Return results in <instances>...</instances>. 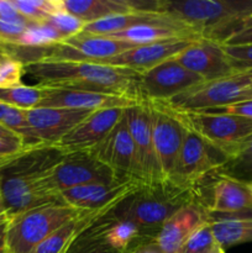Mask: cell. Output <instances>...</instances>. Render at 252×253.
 <instances>
[{
  "label": "cell",
  "instance_id": "obj_1",
  "mask_svg": "<svg viewBox=\"0 0 252 253\" xmlns=\"http://www.w3.org/2000/svg\"><path fill=\"white\" fill-rule=\"evenodd\" d=\"M64 155L56 146L40 145L26 147L17 155L0 160V192L7 219L58 203L47 193L43 179Z\"/></svg>",
  "mask_w": 252,
  "mask_h": 253
},
{
  "label": "cell",
  "instance_id": "obj_2",
  "mask_svg": "<svg viewBox=\"0 0 252 253\" xmlns=\"http://www.w3.org/2000/svg\"><path fill=\"white\" fill-rule=\"evenodd\" d=\"M25 73L39 81L41 88L68 89L128 96L142 101L137 88L138 73L121 67L93 62L36 61L24 64Z\"/></svg>",
  "mask_w": 252,
  "mask_h": 253
},
{
  "label": "cell",
  "instance_id": "obj_3",
  "mask_svg": "<svg viewBox=\"0 0 252 253\" xmlns=\"http://www.w3.org/2000/svg\"><path fill=\"white\" fill-rule=\"evenodd\" d=\"M152 11L168 15L204 39L222 43L252 15V0H183L152 1Z\"/></svg>",
  "mask_w": 252,
  "mask_h": 253
},
{
  "label": "cell",
  "instance_id": "obj_4",
  "mask_svg": "<svg viewBox=\"0 0 252 253\" xmlns=\"http://www.w3.org/2000/svg\"><path fill=\"white\" fill-rule=\"evenodd\" d=\"M197 199L195 192L183 190L170 184L143 187L121 200L100 219L105 221L128 220L143 234L155 239L162 225L188 203Z\"/></svg>",
  "mask_w": 252,
  "mask_h": 253
},
{
  "label": "cell",
  "instance_id": "obj_5",
  "mask_svg": "<svg viewBox=\"0 0 252 253\" xmlns=\"http://www.w3.org/2000/svg\"><path fill=\"white\" fill-rule=\"evenodd\" d=\"M68 205L53 203L17 215L7 221L4 242L7 253H32L52 232L82 214Z\"/></svg>",
  "mask_w": 252,
  "mask_h": 253
},
{
  "label": "cell",
  "instance_id": "obj_6",
  "mask_svg": "<svg viewBox=\"0 0 252 253\" xmlns=\"http://www.w3.org/2000/svg\"><path fill=\"white\" fill-rule=\"evenodd\" d=\"M172 111L187 130L203 138L226 161L252 135V120L250 119L211 111H178L173 109Z\"/></svg>",
  "mask_w": 252,
  "mask_h": 253
},
{
  "label": "cell",
  "instance_id": "obj_7",
  "mask_svg": "<svg viewBox=\"0 0 252 253\" xmlns=\"http://www.w3.org/2000/svg\"><path fill=\"white\" fill-rule=\"evenodd\" d=\"M246 100H252V71L203 82L163 103L178 111H211Z\"/></svg>",
  "mask_w": 252,
  "mask_h": 253
},
{
  "label": "cell",
  "instance_id": "obj_8",
  "mask_svg": "<svg viewBox=\"0 0 252 253\" xmlns=\"http://www.w3.org/2000/svg\"><path fill=\"white\" fill-rule=\"evenodd\" d=\"M226 158L210 147L203 138L185 128L177 163L167 184L195 192L209 175H216Z\"/></svg>",
  "mask_w": 252,
  "mask_h": 253
},
{
  "label": "cell",
  "instance_id": "obj_9",
  "mask_svg": "<svg viewBox=\"0 0 252 253\" xmlns=\"http://www.w3.org/2000/svg\"><path fill=\"white\" fill-rule=\"evenodd\" d=\"M120 180L113 170L99 162L89 152L66 153L44 175L47 193L58 203L64 190L91 183H113Z\"/></svg>",
  "mask_w": 252,
  "mask_h": 253
},
{
  "label": "cell",
  "instance_id": "obj_10",
  "mask_svg": "<svg viewBox=\"0 0 252 253\" xmlns=\"http://www.w3.org/2000/svg\"><path fill=\"white\" fill-rule=\"evenodd\" d=\"M135 148L137 182L143 187L165 184L156 156L148 104L145 100L125 109L124 113Z\"/></svg>",
  "mask_w": 252,
  "mask_h": 253
},
{
  "label": "cell",
  "instance_id": "obj_11",
  "mask_svg": "<svg viewBox=\"0 0 252 253\" xmlns=\"http://www.w3.org/2000/svg\"><path fill=\"white\" fill-rule=\"evenodd\" d=\"M151 113L152 138L156 156L165 184H167L177 163L185 127L175 118L172 109L163 101H146Z\"/></svg>",
  "mask_w": 252,
  "mask_h": 253
},
{
  "label": "cell",
  "instance_id": "obj_12",
  "mask_svg": "<svg viewBox=\"0 0 252 253\" xmlns=\"http://www.w3.org/2000/svg\"><path fill=\"white\" fill-rule=\"evenodd\" d=\"M203 82L200 77L170 58L138 74L137 88L141 100L168 101Z\"/></svg>",
  "mask_w": 252,
  "mask_h": 253
},
{
  "label": "cell",
  "instance_id": "obj_13",
  "mask_svg": "<svg viewBox=\"0 0 252 253\" xmlns=\"http://www.w3.org/2000/svg\"><path fill=\"white\" fill-rule=\"evenodd\" d=\"M86 152L110 168L118 179H132L137 182L135 148L125 115L98 145Z\"/></svg>",
  "mask_w": 252,
  "mask_h": 253
},
{
  "label": "cell",
  "instance_id": "obj_14",
  "mask_svg": "<svg viewBox=\"0 0 252 253\" xmlns=\"http://www.w3.org/2000/svg\"><path fill=\"white\" fill-rule=\"evenodd\" d=\"M141 185L132 179H120L113 183H91L64 190L59 194L61 204L82 211L111 209L132 194Z\"/></svg>",
  "mask_w": 252,
  "mask_h": 253
},
{
  "label": "cell",
  "instance_id": "obj_15",
  "mask_svg": "<svg viewBox=\"0 0 252 253\" xmlns=\"http://www.w3.org/2000/svg\"><path fill=\"white\" fill-rule=\"evenodd\" d=\"M175 61L204 82L229 77L236 73L220 42L202 39L174 57Z\"/></svg>",
  "mask_w": 252,
  "mask_h": 253
},
{
  "label": "cell",
  "instance_id": "obj_16",
  "mask_svg": "<svg viewBox=\"0 0 252 253\" xmlns=\"http://www.w3.org/2000/svg\"><path fill=\"white\" fill-rule=\"evenodd\" d=\"M124 111V108L93 111L54 146L64 153L90 151L115 127L116 124L123 119Z\"/></svg>",
  "mask_w": 252,
  "mask_h": 253
},
{
  "label": "cell",
  "instance_id": "obj_17",
  "mask_svg": "<svg viewBox=\"0 0 252 253\" xmlns=\"http://www.w3.org/2000/svg\"><path fill=\"white\" fill-rule=\"evenodd\" d=\"M41 88V86H40ZM138 100L128 96L91 91L68 90V89L42 88V100L37 108H62L74 110L98 111L111 108H130Z\"/></svg>",
  "mask_w": 252,
  "mask_h": 253
},
{
  "label": "cell",
  "instance_id": "obj_18",
  "mask_svg": "<svg viewBox=\"0 0 252 253\" xmlns=\"http://www.w3.org/2000/svg\"><path fill=\"white\" fill-rule=\"evenodd\" d=\"M93 111L62 108H35L26 110V118L40 142L54 146Z\"/></svg>",
  "mask_w": 252,
  "mask_h": 253
},
{
  "label": "cell",
  "instance_id": "obj_19",
  "mask_svg": "<svg viewBox=\"0 0 252 253\" xmlns=\"http://www.w3.org/2000/svg\"><path fill=\"white\" fill-rule=\"evenodd\" d=\"M199 40H173V41L156 42L143 46H136L128 51L123 52L100 64L111 67L127 68L136 73H143L153 67L163 63L187 49L188 47Z\"/></svg>",
  "mask_w": 252,
  "mask_h": 253
},
{
  "label": "cell",
  "instance_id": "obj_20",
  "mask_svg": "<svg viewBox=\"0 0 252 253\" xmlns=\"http://www.w3.org/2000/svg\"><path fill=\"white\" fill-rule=\"evenodd\" d=\"M208 212L198 199L175 211L160 229L155 237L162 253H179L188 237L207 221Z\"/></svg>",
  "mask_w": 252,
  "mask_h": 253
},
{
  "label": "cell",
  "instance_id": "obj_21",
  "mask_svg": "<svg viewBox=\"0 0 252 253\" xmlns=\"http://www.w3.org/2000/svg\"><path fill=\"white\" fill-rule=\"evenodd\" d=\"M210 185V199L203 205L208 214H242L252 211V195L246 184L232 178L216 175Z\"/></svg>",
  "mask_w": 252,
  "mask_h": 253
},
{
  "label": "cell",
  "instance_id": "obj_22",
  "mask_svg": "<svg viewBox=\"0 0 252 253\" xmlns=\"http://www.w3.org/2000/svg\"><path fill=\"white\" fill-rule=\"evenodd\" d=\"M109 37L128 42L135 46L173 41V40H202L204 37L183 24H148L137 25L127 30L110 35Z\"/></svg>",
  "mask_w": 252,
  "mask_h": 253
},
{
  "label": "cell",
  "instance_id": "obj_23",
  "mask_svg": "<svg viewBox=\"0 0 252 253\" xmlns=\"http://www.w3.org/2000/svg\"><path fill=\"white\" fill-rule=\"evenodd\" d=\"M215 244L221 250L252 242V214H208Z\"/></svg>",
  "mask_w": 252,
  "mask_h": 253
},
{
  "label": "cell",
  "instance_id": "obj_24",
  "mask_svg": "<svg viewBox=\"0 0 252 253\" xmlns=\"http://www.w3.org/2000/svg\"><path fill=\"white\" fill-rule=\"evenodd\" d=\"M182 24L168 15L152 11H130L127 14L113 15L98 21L85 24L81 34L90 36H110L137 25ZM184 25V24H183Z\"/></svg>",
  "mask_w": 252,
  "mask_h": 253
},
{
  "label": "cell",
  "instance_id": "obj_25",
  "mask_svg": "<svg viewBox=\"0 0 252 253\" xmlns=\"http://www.w3.org/2000/svg\"><path fill=\"white\" fill-rule=\"evenodd\" d=\"M110 209L83 211L81 215L72 219L71 221L66 222L59 229L52 232L43 242H41L34 250L32 253H63L78 235L85 231L101 215H104Z\"/></svg>",
  "mask_w": 252,
  "mask_h": 253
},
{
  "label": "cell",
  "instance_id": "obj_26",
  "mask_svg": "<svg viewBox=\"0 0 252 253\" xmlns=\"http://www.w3.org/2000/svg\"><path fill=\"white\" fill-rule=\"evenodd\" d=\"M63 9L85 24L135 11L128 0H62Z\"/></svg>",
  "mask_w": 252,
  "mask_h": 253
},
{
  "label": "cell",
  "instance_id": "obj_27",
  "mask_svg": "<svg viewBox=\"0 0 252 253\" xmlns=\"http://www.w3.org/2000/svg\"><path fill=\"white\" fill-rule=\"evenodd\" d=\"M100 217L94 222L93 226L100 232L104 241L115 251L120 253L130 251L141 240L148 237L132 221H128V220L105 221Z\"/></svg>",
  "mask_w": 252,
  "mask_h": 253
},
{
  "label": "cell",
  "instance_id": "obj_28",
  "mask_svg": "<svg viewBox=\"0 0 252 253\" xmlns=\"http://www.w3.org/2000/svg\"><path fill=\"white\" fill-rule=\"evenodd\" d=\"M0 124L16 136H19L20 138H22L27 147L43 145L40 142V140L32 131L31 126L27 121L26 110L7 105V104L0 101Z\"/></svg>",
  "mask_w": 252,
  "mask_h": 253
},
{
  "label": "cell",
  "instance_id": "obj_29",
  "mask_svg": "<svg viewBox=\"0 0 252 253\" xmlns=\"http://www.w3.org/2000/svg\"><path fill=\"white\" fill-rule=\"evenodd\" d=\"M216 175L232 178L244 184L252 182V135L242 143L240 150L226 161Z\"/></svg>",
  "mask_w": 252,
  "mask_h": 253
},
{
  "label": "cell",
  "instance_id": "obj_30",
  "mask_svg": "<svg viewBox=\"0 0 252 253\" xmlns=\"http://www.w3.org/2000/svg\"><path fill=\"white\" fill-rule=\"evenodd\" d=\"M42 100V88L39 85L19 84L11 88L0 89V101L22 110H30L39 106Z\"/></svg>",
  "mask_w": 252,
  "mask_h": 253
},
{
  "label": "cell",
  "instance_id": "obj_31",
  "mask_svg": "<svg viewBox=\"0 0 252 253\" xmlns=\"http://www.w3.org/2000/svg\"><path fill=\"white\" fill-rule=\"evenodd\" d=\"M17 11L34 24H43L49 16L62 11V0H12Z\"/></svg>",
  "mask_w": 252,
  "mask_h": 253
},
{
  "label": "cell",
  "instance_id": "obj_32",
  "mask_svg": "<svg viewBox=\"0 0 252 253\" xmlns=\"http://www.w3.org/2000/svg\"><path fill=\"white\" fill-rule=\"evenodd\" d=\"M64 253H120L111 249L91 225L76 237ZM127 253V252H125Z\"/></svg>",
  "mask_w": 252,
  "mask_h": 253
},
{
  "label": "cell",
  "instance_id": "obj_33",
  "mask_svg": "<svg viewBox=\"0 0 252 253\" xmlns=\"http://www.w3.org/2000/svg\"><path fill=\"white\" fill-rule=\"evenodd\" d=\"M61 41H63V37L53 27L43 22V24H32L31 26H29L15 46L39 48V47L51 46Z\"/></svg>",
  "mask_w": 252,
  "mask_h": 253
},
{
  "label": "cell",
  "instance_id": "obj_34",
  "mask_svg": "<svg viewBox=\"0 0 252 253\" xmlns=\"http://www.w3.org/2000/svg\"><path fill=\"white\" fill-rule=\"evenodd\" d=\"M209 222H203L185 241L179 253H211L216 249Z\"/></svg>",
  "mask_w": 252,
  "mask_h": 253
},
{
  "label": "cell",
  "instance_id": "obj_35",
  "mask_svg": "<svg viewBox=\"0 0 252 253\" xmlns=\"http://www.w3.org/2000/svg\"><path fill=\"white\" fill-rule=\"evenodd\" d=\"M46 24L53 27L63 37V40L79 35L83 31L84 26H85V22L83 20L69 14L66 10H62V11H58L52 15V16H49L47 19Z\"/></svg>",
  "mask_w": 252,
  "mask_h": 253
},
{
  "label": "cell",
  "instance_id": "obj_36",
  "mask_svg": "<svg viewBox=\"0 0 252 253\" xmlns=\"http://www.w3.org/2000/svg\"><path fill=\"white\" fill-rule=\"evenodd\" d=\"M222 47L235 72L252 71V43L222 44Z\"/></svg>",
  "mask_w": 252,
  "mask_h": 253
},
{
  "label": "cell",
  "instance_id": "obj_37",
  "mask_svg": "<svg viewBox=\"0 0 252 253\" xmlns=\"http://www.w3.org/2000/svg\"><path fill=\"white\" fill-rule=\"evenodd\" d=\"M25 74L24 63L11 56L0 63V89L11 88L22 84L21 79Z\"/></svg>",
  "mask_w": 252,
  "mask_h": 253
},
{
  "label": "cell",
  "instance_id": "obj_38",
  "mask_svg": "<svg viewBox=\"0 0 252 253\" xmlns=\"http://www.w3.org/2000/svg\"><path fill=\"white\" fill-rule=\"evenodd\" d=\"M252 43V15L239 25L236 30L222 42V44Z\"/></svg>",
  "mask_w": 252,
  "mask_h": 253
},
{
  "label": "cell",
  "instance_id": "obj_39",
  "mask_svg": "<svg viewBox=\"0 0 252 253\" xmlns=\"http://www.w3.org/2000/svg\"><path fill=\"white\" fill-rule=\"evenodd\" d=\"M26 147V143L20 137H0V160L17 155Z\"/></svg>",
  "mask_w": 252,
  "mask_h": 253
},
{
  "label": "cell",
  "instance_id": "obj_40",
  "mask_svg": "<svg viewBox=\"0 0 252 253\" xmlns=\"http://www.w3.org/2000/svg\"><path fill=\"white\" fill-rule=\"evenodd\" d=\"M0 20L19 24H34L17 11L15 5L12 4V0H0Z\"/></svg>",
  "mask_w": 252,
  "mask_h": 253
},
{
  "label": "cell",
  "instance_id": "obj_41",
  "mask_svg": "<svg viewBox=\"0 0 252 253\" xmlns=\"http://www.w3.org/2000/svg\"><path fill=\"white\" fill-rule=\"evenodd\" d=\"M211 113H221L229 114V115L241 116L252 120V100L241 101V103L232 104V105L226 106V108L217 109V110H211Z\"/></svg>",
  "mask_w": 252,
  "mask_h": 253
},
{
  "label": "cell",
  "instance_id": "obj_42",
  "mask_svg": "<svg viewBox=\"0 0 252 253\" xmlns=\"http://www.w3.org/2000/svg\"><path fill=\"white\" fill-rule=\"evenodd\" d=\"M127 253H162L153 237H146L132 247Z\"/></svg>",
  "mask_w": 252,
  "mask_h": 253
},
{
  "label": "cell",
  "instance_id": "obj_43",
  "mask_svg": "<svg viewBox=\"0 0 252 253\" xmlns=\"http://www.w3.org/2000/svg\"><path fill=\"white\" fill-rule=\"evenodd\" d=\"M7 221H9V219H7V214H6V210H5L4 200H2L1 192H0V224H2V222H7Z\"/></svg>",
  "mask_w": 252,
  "mask_h": 253
},
{
  "label": "cell",
  "instance_id": "obj_44",
  "mask_svg": "<svg viewBox=\"0 0 252 253\" xmlns=\"http://www.w3.org/2000/svg\"><path fill=\"white\" fill-rule=\"evenodd\" d=\"M0 137H19V136H16L14 132H11L10 130H7L6 127H4V126L0 124Z\"/></svg>",
  "mask_w": 252,
  "mask_h": 253
},
{
  "label": "cell",
  "instance_id": "obj_45",
  "mask_svg": "<svg viewBox=\"0 0 252 253\" xmlns=\"http://www.w3.org/2000/svg\"><path fill=\"white\" fill-rule=\"evenodd\" d=\"M7 57H10V54L7 53V51L5 49V47L1 44V48H0V63H1L5 58H7Z\"/></svg>",
  "mask_w": 252,
  "mask_h": 253
},
{
  "label": "cell",
  "instance_id": "obj_46",
  "mask_svg": "<svg viewBox=\"0 0 252 253\" xmlns=\"http://www.w3.org/2000/svg\"><path fill=\"white\" fill-rule=\"evenodd\" d=\"M6 224H7V222H2V224H0V242L4 240L5 230H6Z\"/></svg>",
  "mask_w": 252,
  "mask_h": 253
},
{
  "label": "cell",
  "instance_id": "obj_47",
  "mask_svg": "<svg viewBox=\"0 0 252 253\" xmlns=\"http://www.w3.org/2000/svg\"><path fill=\"white\" fill-rule=\"evenodd\" d=\"M0 253H7L6 252V247H5L4 240H2V241L0 242Z\"/></svg>",
  "mask_w": 252,
  "mask_h": 253
},
{
  "label": "cell",
  "instance_id": "obj_48",
  "mask_svg": "<svg viewBox=\"0 0 252 253\" xmlns=\"http://www.w3.org/2000/svg\"><path fill=\"white\" fill-rule=\"evenodd\" d=\"M246 187L249 188L250 193H251V195H252V182H251V183H247V184H246Z\"/></svg>",
  "mask_w": 252,
  "mask_h": 253
},
{
  "label": "cell",
  "instance_id": "obj_49",
  "mask_svg": "<svg viewBox=\"0 0 252 253\" xmlns=\"http://www.w3.org/2000/svg\"><path fill=\"white\" fill-rule=\"evenodd\" d=\"M216 253H226V252H225L224 250L220 249V247H217V251H216Z\"/></svg>",
  "mask_w": 252,
  "mask_h": 253
},
{
  "label": "cell",
  "instance_id": "obj_50",
  "mask_svg": "<svg viewBox=\"0 0 252 253\" xmlns=\"http://www.w3.org/2000/svg\"><path fill=\"white\" fill-rule=\"evenodd\" d=\"M216 251H217V247H216V249H215V250H214V251H212L211 253H216Z\"/></svg>",
  "mask_w": 252,
  "mask_h": 253
},
{
  "label": "cell",
  "instance_id": "obj_51",
  "mask_svg": "<svg viewBox=\"0 0 252 253\" xmlns=\"http://www.w3.org/2000/svg\"><path fill=\"white\" fill-rule=\"evenodd\" d=\"M64 252H66V251H64ZM64 252H63V253H64Z\"/></svg>",
  "mask_w": 252,
  "mask_h": 253
}]
</instances>
